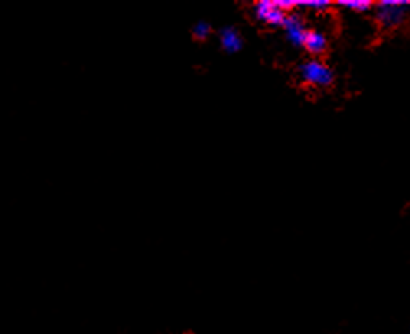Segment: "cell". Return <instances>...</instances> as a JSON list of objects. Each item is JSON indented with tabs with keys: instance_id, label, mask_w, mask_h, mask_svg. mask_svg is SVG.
<instances>
[{
	"instance_id": "1",
	"label": "cell",
	"mask_w": 410,
	"mask_h": 334,
	"mask_svg": "<svg viewBox=\"0 0 410 334\" xmlns=\"http://www.w3.org/2000/svg\"><path fill=\"white\" fill-rule=\"evenodd\" d=\"M410 0H381L375 4V20L384 32L401 28L407 20Z\"/></svg>"
},
{
	"instance_id": "2",
	"label": "cell",
	"mask_w": 410,
	"mask_h": 334,
	"mask_svg": "<svg viewBox=\"0 0 410 334\" xmlns=\"http://www.w3.org/2000/svg\"><path fill=\"white\" fill-rule=\"evenodd\" d=\"M298 77L305 85L316 89H327L334 84V72L322 59H310L300 64Z\"/></svg>"
},
{
	"instance_id": "3",
	"label": "cell",
	"mask_w": 410,
	"mask_h": 334,
	"mask_svg": "<svg viewBox=\"0 0 410 334\" xmlns=\"http://www.w3.org/2000/svg\"><path fill=\"white\" fill-rule=\"evenodd\" d=\"M254 18L258 22L267 25L272 28H282L286 18V13L277 7L275 0H259L254 4Z\"/></svg>"
},
{
	"instance_id": "4",
	"label": "cell",
	"mask_w": 410,
	"mask_h": 334,
	"mask_svg": "<svg viewBox=\"0 0 410 334\" xmlns=\"http://www.w3.org/2000/svg\"><path fill=\"white\" fill-rule=\"evenodd\" d=\"M282 28H284L286 39H289L291 44L296 46V48H303L306 33H308V30H310L306 27L303 15L296 13V12L289 13Z\"/></svg>"
},
{
	"instance_id": "5",
	"label": "cell",
	"mask_w": 410,
	"mask_h": 334,
	"mask_svg": "<svg viewBox=\"0 0 410 334\" xmlns=\"http://www.w3.org/2000/svg\"><path fill=\"white\" fill-rule=\"evenodd\" d=\"M303 49L308 54L315 56L316 59H322L329 51V41H327V36L324 33L317 32V30L310 28L306 33Z\"/></svg>"
},
{
	"instance_id": "6",
	"label": "cell",
	"mask_w": 410,
	"mask_h": 334,
	"mask_svg": "<svg viewBox=\"0 0 410 334\" xmlns=\"http://www.w3.org/2000/svg\"><path fill=\"white\" fill-rule=\"evenodd\" d=\"M220 44H222V49L228 54H234L241 51L243 48V36L238 33V30L234 27H225L220 30L218 33Z\"/></svg>"
},
{
	"instance_id": "7",
	"label": "cell",
	"mask_w": 410,
	"mask_h": 334,
	"mask_svg": "<svg viewBox=\"0 0 410 334\" xmlns=\"http://www.w3.org/2000/svg\"><path fill=\"white\" fill-rule=\"evenodd\" d=\"M336 5H340V7L357 13H365L375 8V2H371V0H339Z\"/></svg>"
},
{
	"instance_id": "8",
	"label": "cell",
	"mask_w": 410,
	"mask_h": 334,
	"mask_svg": "<svg viewBox=\"0 0 410 334\" xmlns=\"http://www.w3.org/2000/svg\"><path fill=\"white\" fill-rule=\"evenodd\" d=\"M332 2L329 0H296V8H308V10H315V12L324 13L332 10Z\"/></svg>"
},
{
	"instance_id": "9",
	"label": "cell",
	"mask_w": 410,
	"mask_h": 334,
	"mask_svg": "<svg viewBox=\"0 0 410 334\" xmlns=\"http://www.w3.org/2000/svg\"><path fill=\"white\" fill-rule=\"evenodd\" d=\"M192 38L196 41H205L209 38L210 34H212V27H210V23L207 22H197L196 25L192 27Z\"/></svg>"
}]
</instances>
